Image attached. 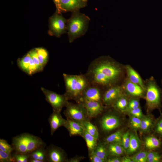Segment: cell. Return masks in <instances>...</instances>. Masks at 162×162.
I'll return each mask as SVG.
<instances>
[{
	"instance_id": "6da1fadb",
	"label": "cell",
	"mask_w": 162,
	"mask_h": 162,
	"mask_svg": "<svg viewBox=\"0 0 162 162\" xmlns=\"http://www.w3.org/2000/svg\"><path fill=\"white\" fill-rule=\"evenodd\" d=\"M122 73L118 63L109 56H102L91 63L85 75L91 84L104 90L118 85Z\"/></svg>"
},
{
	"instance_id": "7a4b0ae2",
	"label": "cell",
	"mask_w": 162,
	"mask_h": 162,
	"mask_svg": "<svg viewBox=\"0 0 162 162\" xmlns=\"http://www.w3.org/2000/svg\"><path fill=\"white\" fill-rule=\"evenodd\" d=\"M63 75L66 89L64 94L68 100L79 103L83 91L90 84L85 74Z\"/></svg>"
},
{
	"instance_id": "3957f363",
	"label": "cell",
	"mask_w": 162,
	"mask_h": 162,
	"mask_svg": "<svg viewBox=\"0 0 162 162\" xmlns=\"http://www.w3.org/2000/svg\"><path fill=\"white\" fill-rule=\"evenodd\" d=\"M90 20L88 16L80 13L79 10L72 12L67 22V32L70 43L86 33Z\"/></svg>"
},
{
	"instance_id": "277c9868",
	"label": "cell",
	"mask_w": 162,
	"mask_h": 162,
	"mask_svg": "<svg viewBox=\"0 0 162 162\" xmlns=\"http://www.w3.org/2000/svg\"><path fill=\"white\" fill-rule=\"evenodd\" d=\"M12 146L16 152L29 154L46 144L40 137L28 133H23L13 137Z\"/></svg>"
},
{
	"instance_id": "5b68a950",
	"label": "cell",
	"mask_w": 162,
	"mask_h": 162,
	"mask_svg": "<svg viewBox=\"0 0 162 162\" xmlns=\"http://www.w3.org/2000/svg\"><path fill=\"white\" fill-rule=\"evenodd\" d=\"M65 107L66 109L64 113L67 119L82 124L88 120L86 109L82 103H74L68 101Z\"/></svg>"
},
{
	"instance_id": "8992f818",
	"label": "cell",
	"mask_w": 162,
	"mask_h": 162,
	"mask_svg": "<svg viewBox=\"0 0 162 162\" xmlns=\"http://www.w3.org/2000/svg\"><path fill=\"white\" fill-rule=\"evenodd\" d=\"M161 92L153 78L148 82L146 87V104L150 109H160L161 106Z\"/></svg>"
},
{
	"instance_id": "52a82bcc",
	"label": "cell",
	"mask_w": 162,
	"mask_h": 162,
	"mask_svg": "<svg viewBox=\"0 0 162 162\" xmlns=\"http://www.w3.org/2000/svg\"><path fill=\"white\" fill-rule=\"evenodd\" d=\"M41 89L46 101L51 106L53 111L61 112L69 100L65 94H59L43 87H41Z\"/></svg>"
},
{
	"instance_id": "ba28073f",
	"label": "cell",
	"mask_w": 162,
	"mask_h": 162,
	"mask_svg": "<svg viewBox=\"0 0 162 162\" xmlns=\"http://www.w3.org/2000/svg\"><path fill=\"white\" fill-rule=\"evenodd\" d=\"M67 20L57 12L50 18L49 31L52 35L59 37L67 32Z\"/></svg>"
},
{
	"instance_id": "9c48e42d",
	"label": "cell",
	"mask_w": 162,
	"mask_h": 162,
	"mask_svg": "<svg viewBox=\"0 0 162 162\" xmlns=\"http://www.w3.org/2000/svg\"><path fill=\"white\" fill-rule=\"evenodd\" d=\"M104 91V90L101 87L90 84L82 92L80 101L81 100H84L102 103Z\"/></svg>"
},
{
	"instance_id": "30bf717a",
	"label": "cell",
	"mask_w": 162,
	"mask_h": 162,
	"mask_svg": "<svg viewBox=\"0 0 162 162\" xmlns=\"http://www.w3.org/2000/svg\"><path fill=\"white\" fill-rule=\"evenodd\" d=\"M46 149L47 162H67L68 158L67 154L60 147L51 145Z\"/></svg>"
},
{
	"instance_id": "8fae6325",
	"label": "cell",
	"mask_w": 162,
	"mask_h": 162,
	"mask_svg": "<svg viewBox=\"0 0 162 162\" xmlns=\"http://www.w3.org/2000/svg\"><path fill=\"white\" fill-rule=\"evenodd\" d=\"M122 87L118 85L105 89L102 96V104L106 106L112 105L116 100L122 94Z\"/></svg>"
},
{
	"instance_id": "7c38bea8",
	"label": "cell",
	"mask_w": 162,
	"mask_h": 162,
	"mask_svg": "<svg viewBox=\"0 0 162 162\" xmlns=\"http://www.w3.org/2000/svg\"><path fill=\"white\" fill-rule=\"evenodd\" d=\"M100 123L103 131L109 132L119 127L121 124V121L117 116L114 114H108L102 117Z\"/></svg>"
},
{
	"instance_id": "4fadbf2b",
	"label": "cell",
	"mask_w": 162,
	"mask_h": 162,
	"mask_svg": "<svg viewBox=\"0 0 162 162\" xmlns=\"http://www.w3.org/2000/svg\"><path fill=\"white\" fill-rule=\"evenodd\" d=\"M17 63L20 68L28 75L40 72L28 52L22 58L19 59Z\"/></svg>"
},
{
	"instance_id": "5bb4252c",
	"label": "cell",
	"mask_w": 162,
	"mask_h": 162,
	"mask_svg": "<svg viewBox=\"0 0 162 162\" xmlns=\"http://www.w3.org/2000/svg\"><path fill=\"white\" fill-rule=\"evenodd\" d=\"M79 103H82L85 106L88 118L96 117L100 114L104 110L103 104L99 102L81 100Z\"/></svg>"
},
{
	"instance_id": "9a60e30c",
	"label": "cell",
	"mask_w": 162,
	"mask_h": 162,
	"mask_svg": "<svg viewBox=\"0 0 162 162\" xmlns=\"http://www.w3.org/2000/svg\"><path fill=\"white\" fill-rule=\"evenodd\" d=\"M60 112L53 111L48 118L52 135L58 128L61 126L64 127L66 122L67 120L63 118Z\"/></svg>"
},
{
	"instance_id": "2e32d148",
	"label": "cell",
	"mask_w": 162,
	"mask_h": 162,
	"mask_svg": "<svg viewBox=\"0 0 162 162\" xmlns=\"http://www.w3.org/2000/svg\"><path fill=\"white\" fill-rule=\"evenodd\" d=\"M84 1L81 0H61L60 3L61 12L79 10L85 6Z\"/></svg>"
},
{
	"instance_id": "e0dca14e",
	"label": "cell",
	"mask_w": 162,
	"mask_h": 162,
	"mask_svg": "<svg viewBox=\"0 0 162 162\" xmlns=\"http://www.w3.org/2000/svg\"><path fill=\"white\" fill-rule=\"evenodd\" d=\"M64 127L68 130L70 136H82L85 130L82 124L70 119H67Z\"/></svg>"
},
{
	"instance_id": "ac0fdd59",
	"label": "cell",
	"mask_w": 162,
	"mask_h": 162,
	"mask_svg": "<svg viewBox=\"0 0 162 162\" xmlns=\"http://www.w3.org/2000/svg\"><path fill=\"white\" fill-rule=\"evenodd\" d=\"M123 88L128 94L135 97L142 96L144 90L141 86L132 82L129 80H126L124 84Z\"/></svg>"
},
{
	"instance_id": "d6986e66",
	"label": "cell",
	"mask_w": 162,
	"mask_h": 162,
	"mask_svg": "<svg viewBox=\"0 0 162 162\" xmlns=\"http://www.w3.org/2000/svg\"><path fill=\"white\" fill-rule=\"evenodd\" d=\"M126 69L129 80L132 82L139 85L145 90V86L141 77L137 72L130 65H127Z\"/></svg>"
},
{
	"instance_id": "ffe728a7",
	"label": "cell",
	"mask_w": 162,
	"mask_h": 162,
	"mask_svg": "<svg viewBox=\"0 0 162 162\" xmlns=\"http://www.w3.org/2000/svg\"><path fill=\"white\" fill-rule=\"evenodd\" d=\"M146 147L152 150L158 149L161 148L162 142L161 140L154 136L146 137L145 141Z\"/></svg>"
},
{
	"instance_id": "44dd1931",
	"label": "cell",
	"mask_w": 162,
	"mask_h": 162,
	"mask_svg": "<svg viewBox=\"0 0 162 162\" xmlns=\"http://www.w3.org/2000/svg\"><path fill=\"white\" fill-rule=\"evenodd\" d=\"M107 144L106 147L109 155L119 156L124 153V149L120 143H111Z\"/></svg>"
},
{
	"instance_id": "7402d4cb",
	"label": "cell",
	"mask_w": 162,
	"mask_h": 162,
	"mask_svg": "<svg viewBox=\"0 0 162 162\" xmlns=\"http://www.w3.org/2000/svg\"><path fill=\"white\" fill-rule=\"evenodd\" d=\"M140 140L136 135L133 133L130 134V141L127 153L130 154L135 152L140 147Z\"/></svg>"
},
{
	"instance_id": "603a6c76",
	"label": "cell",
	"mask_w": 162,
	"mask_h": 162,
	"mask_svg": "<svg viewBox=\"0 0 162 162\" xmlns=\"http://www.w3.org/2000/svg\"><path fill=\"white\" fill-rule=\"evenodd\" d=\"M85 140L88 151L94 150L98 144L97 139L87 132L84 130L82 136Z\"/></svg>"
},
{
	"instance_id": "cb8c5ba5",
	"label": "cell",
	"mask_w": 162,
	"mask_h": 162,
	"mask_svg": "<svg viewBox=\"0 0 162 162\" xmlns=\"http://www.w3.org/2000/svg\"><path fill=\"white\" fill-rule=\"evenodd\" d=\"M93 151L97 156L106 161L110 155L106 147L104 145L101 143H98Z\"/></svg>"
},
{
	"instance_id": "d4e9b609",
	"label": "cell",
	"mask_w": 162,
	"mask_h": 162,
	"mask_svg": "<svg viewBox=\"0 0 162 162\" xmlns=\"http://www.w3.org/2000/svg\"><path fill=\"white\" fill-rule=\"evenodd\" d=\"M128 103L127 98L122 94L116 100L112 106L116 110L122 112L126 109Z\"/></svg>"
},
{
	"instance_id": "484cf974",
	"label": "cell",
	"mask_w": 162,
	"mask_h": 162,
	"mask_svg": "<svg viewBox=\"0 0 162 162\" xmlns=\"http://www.w3.org/2000/svg\"><path fill=\"white\" fill-rule=\"evenodd\" d=\"M45 147L40 148L33 151L29 154L30 159H37L43 162H47Z\"/></svg>"
},
{
	"instance_id": "4316f807",
	"label": "cell",
	"mask_w": 162,
	"mask_h": 162,
	"mask_svg": "<svg viewBox=\"0 0 162 162\" xmlns=\"http://www.w3.org/2000/svg\"><path fill=\"white\" fill-rule=\"evenodd\" d=\"M155 122L151 117H146L142 118L140 128L143 132L149 131L154 126Z\"/></svg>"
},
{
	"instance_id": "83f0119b",
	"label": "cell",
	"mask_w": 162,
	"mask_h": 162,
	"mask_svg": "<svg viewBox=\"0 0 162 162\" xmlns=\"http://www.w3.org/2000/svg\"><path fill=\"white\" fill-rule=\"evenodd\" d=\"M37 52L38 58L41 67L43 69L46 64L48 60V53L45 49L39 47L35 48Z\"/></svg>"
},
{
	"instance_id": "f1b7e54d",
	"label": "cell",
	"mask_w": 162,
	"mask_h": 162,
	"mask_svg": "<svg viewBox=\"0 0 162 162\" xmlns=\"http://www.w3.org/2000/svg\"><path fill=\"white\" fill-rule=\"evenodd\" d=\"M85 130L97 139L99 138V133L96 127L88 120L82 124Z\"/></svg>"
},
{
	"instance_id": "f546056e",
	"label": "cell",
	"mask_w": 162,
	"mask_h": 162,
	"mask_svg": "<svg viewBox=\"0 0 162 162\" xmlns=\"http://www.w3.org/2000/svg\"><path fill=\"white\" fill-rule=\"evenodd\" d=\"M120 130L117 131L108 136L105 139V142L107 143H120L122 136Z\"/></svg>"
},
{
	"instance_id": "4dcf8cb0",
	"label": "cell",
	"mask_w": 162,
	"mask_h": 162,
	"mask_svg": "<svg viewBox=\"0 0 162 162\" xmlns=\"http://www.w3.org/2000/svg\"><path fill=\"white\" fill-rule=\"evenodd\" d=\"M0 150L10 154H12L14 151L12 145H10L6 140L2 139H0Z\"/></svg>"
},
{
	"instance_id": "1f68e13d",
	"label": "cell",
	"mask_w": 162,
	"mask_h": 162,
	"mask_svg": "<svg viewBox=\"0 0 162 162\" xmlns=\"http://www.w3.org/2000/svg\"><path fill=\"white\" fill-rule=\"evenodd\" d=\"M148 153L146 152H141L131 158L134 162H145L147 161Z\"/></svg>"
},
{
	"instance_id": "d6a6232c",
	"label": "cell",
	"mask_w": 162,
	"mask_h": 162,
	"mask_svg": "<svg viewBox=\"0 0 162 162\" xmlns=\"http://www.w3.org/2000/svg\"><path fill=\"white\" fill-rule=\"evenodd\" d=\"M153 127L155 133L159 137L162 138V116L155 122Z\"/></svg>"
},
{
	"instance_id": "836d02e7",
	"label": "cell",
	"mask_w": 162,
	"mask_h": 162,
	"mask_svg": "<svg viewBox=\"0 0 162 162\" xmlns=\"http://www.w3.org/2000/svg\"><path fill=\"white\" fill-rule=\"evenodd\" d=\"M12 154L15 162H28L30 158L29 154H22L14 152Z\"/></svg>"
},
{
	"instance_id": "e575fe53",
	"label": "cell",
	"mask_w": 162,
	"mask_h": 162,
	"mask_svg": "<svg viewBox=\"0 0 162 162\" xmlns=\"http://www.w3.org/2000/svg\"><path fill=\"white\" fill-rule=\"evenodd\" d=\"M0 162H15L12 154H10L0 150Z\"/></svg>"
},
{
	"instance_id": "d590c367",
	"label": "cell",
	"mask_w": 162,
	"mask_h": 162,
	"mask_svg": "<svg viewBox=\"0 0 162 162\" xmlns=\"http://www.w3.org/2000/svg\"><path fill=\"white\" fill-rule=\"evenodd\" d=\"M28 53L31 57L33 60L38 68L39 71H41L43 69L41 67L39 62L36 48L32 50L29 52Z\"/></svg>"
},
{
	"instance_id": "8d00e7d4",
	"label": "cell",
	"mask_w": 162,
	"mask_h": 162,
	"mask_svg": "<svg viewBox=\"0 0 162 162\" xmlns=\"http://www.w3.org/2000/svg\"><path fill=\"white\" fill-rule=\"evenodd\" d=\"M130 141V134L128 131L122 135L121 142L124 150L127 151L129 146Z\"/></svg>"
},
{
	"instance_id": "74e56055",
	"label": "cell",
	"mask_w": 162,
	"mask_h": 162,
	"mask_svg": "<svg viewBox=\"0 0 162 162\" xmlns=\"http://www.w3.org/2000/svg\"><path fill=\"white\" fill-rule=\"evenodd\" d=\"M90 161L92 162H104L106 161L100 158L93 152V151H89L88 154Z\"/></svg>"
},
{
	"instance_id": "f35d334b",
	"label": "cell",
	"mask_w": 162,
	"mask_h": 162,
	"mask_svg": "<svg viewBox=\"0 0 162 162\" xmlns=\"http://www.w3.org/2000/svg\"><path fill=\"white\" fill-rule=\"evenodd\" d=\"M141 119L140 118L133 116L130 119V123L132 127L135 129L140 128Z\"/></svg>"
},
{
	"instance_id": "ab89813d",
	"label": "cell",
	"mask_w": 162,
	"mask_h": 162,
	"mask_svg": "<svg viewBox=\"0 0 162 162\" xmlns=\"http://www.w3.org/2000/svg\"><path fill=\"white\" fill-rule=\"evenodd\" d=\"M130 112L133 116L139 118H142L143 114L141 109L140 107L130 110Z\"/></svg>"
},
{
	"instance_id": "60d3db41",
	"label": "cell",
	"mask_w": 162,
	"mask_h": 162,
	"mask_svg": "<svg viewBox=\"0 0 162 162\" xmlns=\"http://www.w3.org/2000/svg\"><path fill=\"white\" fill-rule=\"evenodd\" d=\"M140 107L139 101L135 99H132L128 102V107L129 110L137 108Z\"/></svg>"
},
{
	"instance_id": "b9f144b4",
	"label": "cell",
	"mask_w": 162,
	"mask_h": 162,
	"mask_svg": "<svg viewBox=\"0 0 162 162\" xmlns=\"http://www.w3.org/2000/svg\"><path fill=\"white\" fill-rule=\"evenodd\" d=\"M85 158L83 156H75L72 158L68 159L67 162H79Z\"/></svg>"
},
{
	"instance_id": "7bdbcfd3",
	"label": "cell",
	"mask_w": 162,
	"mask_h": 162,
	"mask_svg": "<svg viewBox=\"0 0 162 162\" xmlns=\"http://www.w3.org/2000/svg\"><path fill=\"white\" fill-rule=\"evenodd\" d=\"M112 156L108 158L106 162H122V159L119 158L118 156Z\"/></svg>"
},
{
	"instance_id": "ee69618b",
	"label": "cell",
	"mask_w": 162,
	"mask_h": 162,
	"mask_svg": "<svg viewBox=\"0 0 162 162\" xmlns=\"http://www.w3.org/2000/svg\"><path fill=\"white\" fill-rule=\"evenodd\" d=\"M161 155H160L159 154L158 152L156 151L150 152L148 153V154L147 160L148 159L152 158Z\"/></svg>"
},
{
	"instance_id": "f6af8a7d",
	"label": "cell",
	"mask_w": 162,
	"mask_h": 162,
	"mask_svg": "<svg viewBox=\"0 0 162 162\" xmlns=\"http://www.w3.org/2000/svg\"><path fill=\"white\" fill-rule=\"evenodd\" d=\"M56 5L57 8L56 12L58 14H61L60 9V3L61 0H53Z\"/></svg>"
},
{
	"instance_id": "bcb514c9",
	"label": "cell",
	"mask_w": 162,
	"mask_h": 162,
	"mask_svg": "<svg viewBox=\"0 0 162 162\" xmlns=\"http://www.w3.org/2000/svg\"><path fill=\"white\" fill-rule=\"evenodd\" d=\"M122 162H134L131 158L127 157H123L122 159Z\"/></svg>"
},
{
	"instance_id": "7dc6e473",
	"label": "cell",
	"mask_w": 162,
	"mask_h": 162,
	"mask_svg": "<svg viewBox=\"0 0 162 162\" xmlns=\"http://www.w3.org/2000/svg\"><path fill=\"white\" fill-rule=\"evenodd\" d=\"M82 0V1H84V2H86V0Z\"/></svg>"
}]
</instances>
